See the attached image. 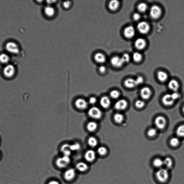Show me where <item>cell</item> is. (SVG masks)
I'll use <instances>...</instances> for the list:
<instances>
[{"label": "cell", "mask_w": 184, "mask_h": 184, "mask_svg": "<svg viewBox=\"0 0 184 184\" xmlns=\"http://www.w3.org/2000/svg\"><path fill=\"white\" fill-rule=\"evenodd\" d=\"M70 162L69 156L64 155L62 157L59 158L56 160V164L59 168H63L67 166Z\"/></svg>", "instance_id": "obj_6"}, {"label": "cell", "mask_w": 184, "mask_h": 184, "mask_svg": "<svg viewBox=\"0 0 184 184\" xmlns=\"http://www.w3.org/2000/svg\"><path fill=\"white\" fill-rule=\"evenodd\" d=\"M48 184H59V183L57 181H50Z\"/></svg>", "instance_id": "obj_50"}, {"label": "cell", "mask_w": 184, "mask_h": 184, "mask_svg": "<svg viewBox=\"0 0 184 184\" xmlns=\"http://www.w3.org/2000/svg\"><path fill=\"white\" fill-rule=\"evenodd\" d=\"M168 85L169 88L174 92H176L179 87V83L175 80H170Z\"/></svg>", "instance_id": "obj_21"}, {"label": "cell", "mask_w": 184, "mask_h": 184, "mask_svg": "<svg viewBox=\"0 0 184 184\" xmlns=\"http://www.w3.org/2000/svg\"><path fill=\"white\" fill-rule=\"evenodd\" d=\"M135 45L136 48L138 50L143 49L146 47V43L143 39L139 38L137 39L135 41Z\"/></svg>", "instance_id": "obj_17"}, {"label": "cell", "mask_w": 184, "mask_h": 184, "mask_svg": "<svg viewBox=\"0 0 184 184\" xmlns=\"http://www.w3.org/2000/svg\"><path fill=\"white\" fill-rule=\"evenodd\" d=\"M76 168L80 172H83L87 170L88 169V166L84 162H80L76 165Z\"/></svg>", "instance_id": "obj_28"}, {"label": "cell", "mask_w": 184, "mask_h": 184, "mask_svg": "<svg viewBox=\"0 0 184 184\" xmlns=\"http://www.w3.org/2000/svg\"><path fill=\"white\" fill-rule=\"evenodd\" d=\"M71 1H66L63 3V6L65 9H68L70 8L72 5Z\"/></svg>", "instance_id": "obj_44"}, {"label": "cell", "mask_w": 184, "mask_h": 184, "mask_svg": "<svg viewBox=\"0 0 184 184\" xmlns=\"http://www.w3.org/2000/svg\"><path fill=\"white\" fill-rule=\"evenodd\" d=\"M106 66L103 64L100 65L98 68L99 72L101 74H104L106 72Z\"/></svg>", "instance_id": "obj_41"}, {"label": "cell", "mask_w": 184, "mask_h": 184, "mask_svg": "<svg viewBox=\"0 0 184 184\" xmlns=\"http://www.w3.org/2000/svg\"><path fill=\"white\" fill-rule=\"evenodd\" d=\"M156 176L157 179L160 182L165 183L169 178V172L166 169L160 168L156 172Z\"/></svg>", "instance_id": "obj_2"}, {"label": "cell", "mask_w": 184, "mask_h": 184, "mask_svg": "<svg viewBox=\"0 0 184 184\" xmlns=\"http://www.w3.org/2000/svg\"><path fill=\"white\" fill-rule=\"evenodd\" d=\"M157 131L155 128H151L148 131L147 134L148 136L150 137H153L156 135Z\"/></svg>", "instance_id": "obj_39"}, {"label": "cell", "mask_w": 184, "mask_h": 184, "mask_svg": "<svg viewBox=\"0 0 184 184\" xmlns=\"http://www.w3.org/2000/svg\"><path fill=\"white\" fill-rule=\"evenodd\" d=\"M76 175L75 171L73 169L67 170L64 174V178L66 180L71 181L75 177Z\"/></svg>", "instance_id": "obj_18"}, {"label": "cell", "mask_w": 184, "mask_h": 184, "mask_svg": "<svg viewBox=\"0 0 184 184\" xmlns=\"http://www.w3.org/2000/svg\"><path fill=\"white\" fill-rule=\"evenodd\" d=\"M0 156H1V155H0Z\"/></svg>", "instance_id": "obj_52"}, {"label": "cell", "mask_w": 184, "mask_h": 184, "mask_svg": "<svg viewBox=\"0 0 184 184\" xmlns=\"http://www.w3.org/2000/svg\"><path fill=\"white\" fill-rule=\"evenodd\" d=\"M121 58L124 63L129 62L130 61V56L127 54H123Z\"/></svg>", "instance_id": "obj_42"}, {"label": "cell", "mask_w": 184, "mask_h": 184, "mask_svg": "<svg viewBox=\"0 0 184 184\" xmlns=\"http://www.w3.org/2000/svg\"><path fill=\"white\" fill-rule=\"evenodd\" d=\"M176 133L178 136L184 137V125H181L177 128Z\"/></svg>", "instance_id": "obj_35"}, {"label": "cell", "mask_w": 184, "mask_h": 184, "mask_svg": "<svg viewBox=\"0 0 184 184\" xmlns=\"http://www.w3.org/2000/svg\"><path fill=\"white\" fill-rule=\"evenodd\" d=\"M3 74L6 78L11 79L15 76L16 69L13 65L8 64L6 65L3 70Z\"/></svg>", "instance_id": "obj_1"}, {"label": "cell", "mask_w": 184, "mask_h": 184, "mask_svg": "<svg viewBox=\"0 0 184 184\" xmlns=\"http://www.w3.org/2000/svg\"><path fill=\"white\" fill-rule=\"evenodd\" d=\"M44 13L48 17H52L55 15L56 11L53 6L47 5L44 8Z\"/></svg>", "instance_id": "obj_14"}, {"label": "cell", "mask_w": 184, "mask_h": 184, "mask_svg": "<svg viewBox=\"0 0 184 184\" xmlns=\"http://www.w3.org/2000/svg\"><path fill=\"white\" fill-rule=\"evenodd\" d=\"M154 166L158 168H161L164 165V161L159 158H157L153 161Z\"/></svg>", "instance_id": "obj_30"}, {"label": "cell", "mask_w": 184, "mask_h": 184, "mask_svg": "<svg viewBox=\"0 0 184 184\" xmlns=\"http://www.w3.org/2000/svg\"><path fill=\"white\" fill-rule=\"evenodd\" d=\"M120 5V3L119 1L113 0L110 1L108 4L109 9L112 11H116L118 9Z\"/></svg>", "instance_id": "obj_22"}, {"label": "cell", "mask_w": 184, "mask_h": 184, "mask_svg": "<svg viewBox=\"0 0 184 184\" xmlns=\"http://www.w3.org/2000/svg\"><path fill=\"white\" fill-rule=\"evenodd\" d=\"M136 107L139 109H141L145 106V102L142 100H138L135 103Z\"/></svg>", "instance_id": "obj_40"}, {"label": "cell", "mask_w": 184, "mask_h": 184, "mask_svg": "<svg viewBox=\"0 0 184 184\" xmlns=\"http://www.w3.org/2000/svg\"><path fill=\"white\" fill-rule=\"evenodd\" d=\"M93 59L96 63L101 65L106 62V55L101 52H97L95 53L93 55Z\"/></svg>", "instance_id": "obj_9"}, {"label": "cell", "mask_w": 184, "mask_h": 184, "mask_svg": "<svg viewBox=\"0 0 184 184\" xmlns=\"http://www.w3.org/2000/svg\"><path fill=\"white\" fill-rule=\"evenodd\" d=\"M85 157L86 160L88 162H93L96 158L95 152L92 150H89L86 152L85 155Z\"/></svg>", "instance_id": "obj_19"}, {"label": "cell", "mask_w": 184, "mask_h": 184, "mask_svg": "<svg viewBox=\"0 0 184 184\" xmlns=\"http://www.w3.org/2000/svg\"><path fill=\"white\" fill-rule=\"evenodd\" d=\"M162 14V10L158 5H153L150 10V14L152 18L157 19L160 17Z\"/></svg>", "instance_id": "obj_5"}, {"label": "cell", "mask_w": 184, "mask_h": 184, "mask_svg": "<svg viewBox=\"0 0 184 184\" xmlns=\"http://www.w3.org/2000/svg\"><path fill=\"white\" fill-rule=\"evenodd\" d=\"M175 100L172 98L171 94H165L162 98V102L165 106H170L173 104Z\"/></svg>", "instance_id": "obj_13"}, {"label": "cell", "mask_w": 184, "mask_h": 184, "mask_svg": "<svg viewBox=\"0 0 184 184\" xmlns=\"http://www.w3.org/2000/svg\"><path fill=\"white\" fill-rule=\"evenodd\" d=\"M110 95V97L113 99H117L120 96V93L116 90H112L111 91Z\"/></svg>", "instance_id": "obj_37"}, {"label": "cell", "mask_w": 184, "mask_h": 184, "mask_svg": "<svg viewBox=\"0 0 184 184\" xmlns=\"http://www.w3.org/2000/svg\"><path fill=\"white\" fill-rule=\"evenodd\" d=\"M171 94L172 98L174 99V100H175L178 99H179L180 96V95L179 93L177 92H174L173 93H172Z\"/></svg>", "instance_id": "obj_46"}, {"label": "cell", "mask_w": 184, "mask_h": 184, "mask_svg": "<svg viewBox=\"0 0 184 184\" xmlns=\"http://www.w3.org/2000/svg\"><path fill=\"white\" fill-rule=\"evenodd\" d=\"M97 152L101 155H104L107 154V150L103 146H101L97 149Z\"/></svg>", "instance_id": "obj_38"}, {"label": "cell", "mask_w": 184, "mask_h": 184, "mask_svg": "<svg viewBox=\"0 0 184 184\" xmlns=\"http://www.w3.org/2000/svg\"><path fill=\"white\" fill-rule=\"evenodd\" d=\"M141 17L140 14H138V13H135V14H133V18L135 21H139V20L140 19Z\"/></svg>", "instance_id": "obj_48"}, {"label": "cell", "mask_w": 184, "mask_h": 184, "mask_svg": "<svg viewBox=\"0 0 184 184\" xmlns=\"http://www.w3.org/2000/svg\"><path fill=\"white\" fill-rule=\"evenodd\" d=\"M10 57L8 54L5 53L0 54V63L3 64H8L10 61Z\"/></svg>", "instance_id": "obj_25"}, {"label": "cell", "mask_w": 184, "mask_h": 184, "mask_svg": "<svg viewBox=\"0 0 184 184\" xmlns=\"http://www.w3.org/2000/svg\"><path fill=\"white\" fill-rule=\"evenodd\" d=\"M96 102H97V99L95 97H92L89 99V103L91 104H94L96 103Z\"/></svg>", "instance_id": "obj_47"}, {"label": "cell", "mask_w": 184, "mask_h": 184, "mask_svg": "<svg viewBox=\"0 0 184 184\" xmlns=\"http://www.w3.org/2000/svg\"><path fill=\"white\" fill-rule=\"evenodd\" d=\"M75 105L77 109L80 110H85L87 107L88 103L84 99L78 98L76 100Z\"/></svg>", "instance_id": "obj_12"}, {"label": "cell", "mask_w": 184, "mask_h": 184, "mask_svg": "<svg viewBox=\"0 0 184 184\" xmlns=\"http://www.w3.org/2000/svg\"><path fill=\"white\" fill-rule=\"evenodd\" d=\"M157 77L158 80L161 82H165L168 78L167 74L165 72L159 71L157 73Z\"/></svg>", "instance_id": "obj_26"}, {"label": "cell", "mask_w": 184, "mask_h": 184, "mask_svg": "<svg viewBox=\"0 0 184 184\" xmlns=\"http://www.w3.org/2000/svg\"><path fill=\"white\" fill-rule=\"evenodd\" d=\"M133 58L136 62H139L142 59V54L139 52H135L133 55Z\"/></svg>", "instance_id": "obj_34"}, {"label": "cell", "mask_w": 184, "mask_h": 184, "mask_svg": "<svg viewBox=\"0 0 184 184\" xmlns=\"http://www.w3.org/2000/svg\"><path fill=\"white\" fill-rule=\"evenodd\" d=\"M148 7L146 4L144 3H141L138 5L137 9L139 12L143 13L147 9Z\"/></svg>", "instance_id": "obj_32"}, {"label": "cell", "mask_w": 184, "mask_h": 184, "mask_svg": "<svg viewBox=\"0 0 184 184\" xmlns=\"http://www.w3.org/2000/svg\"><path fill=\"white\" fill-rule=\"evenodd\" d=\"M163 161L164 165H165L167 168H170L172 167L173 164V162L171 158H166Z\"/></svg>", "instance_id": "obj_33"}, {"label": "cell", "mask_w": 184, "mask_h": 184, "mask_svg": "<svg viewBox=\"0 0 184 184\" xmlns=\"http://www.w3.org/2000/svg\"><path fill=\"white\" fill-rule=\"evenodd\" d=\"M183 112L184 113V106H183Z\"/></svg>", "instance_id": "obj_51"}, {"label": "cell", "mask_w": 184, "mask_h": 184, "mask_svg": "<svg viewBox=\"0 0 184 184\" xmlns=\"http://www.w3.org/2000/svg\"><path fill=\"white\" fill-rule=\"evenodd\" d=\"M100 106L104 109H107L110 106L111 101L109 97L103 96L101 98L100 101Z\"/></svg>", "instance_id": "obj_20"}, {"label": "cell", "mask_w": 184, "mask_h": 184, "mask_svg": "<svg viewBox=\"0 0 184 184\" xmlns=\"http://www.w3.org/2000/svg\"><path fill=\"white\" fill-rule=\"evenodd\" d=\"M110 63L113 67L119 68L122 67L124 64L121 57L117 56H114L110 60Z\"/></svg>", "instance_id": "obj_8"}, {"label": "cell", "mask_w": 184, "mask_h": 184, "mask_svg": "<svg viewBox=\"0 0 184 184\" xmlns=\"http://www.w3.org/2000/svg\"><path fill=\"white\" fill-rule=\"evenodd\" d=\"M138 31L142 34H146L149 32L150 26L147 23L144 21L141 22L137 24Z\"/></svg>", "instance_id": "obj_7"}, {"label": "cell", "mask_w": 184, "mask_h": 184, "mask_svg": "<svg viewBox=\"0 0 184 184\" xmlns=\"http://www.w3.org/2000/svg\"><path fill=\"white\" fill-rule=\"evenodd\" d=\"M97 124L96 122L91 121L89 122L87 125V129L89 132H93L97 129Z\"/></svg>", "instance_id": "obj_27"}, {"label": "cell", "mask_w": 184, "mask_h": 184, "mask_svg": "<svg viewBox=\"0 0 184 184\" xmlns=\"http://www.w3.org/2000/svg\"><path fill=\"white\" fill-rule=\"evenodd\" d=\"M88 114L92 118L99 119L102 117V112L100 109L96 107L90 108L88 111Z\"/></svg>", "instance_id": "obj_4"}, {"label": "cell", "mask_w": 184, "mask_h": 184, "mask_svg": "<svg viewBox=\"0 0 184 184\" xmlns=\"http://www.w3.org/2000/svg\"><path fill=\"white\" fill-rule=\"evenodd\" d=\"M179 139L177 137H173L171 139L170 143L171 146L175 147L179 145Z\"/></svg>", "instance_id": "obj_36"}, {"label": "cell", "mask_w": 184, "mask_h": 184, "mask_svg": "<svg viewBox=\"0 0 184 184\" xmlns=\"http://www.w3.org/2000/svg\"><path fill=\"white\" fill-rule=\"evenodd\" d=\"M124 85L128 88H133L136 85L135 80L132 78H129L125 80Z\"/></svg>", "instance_id": "obj_24"}, {"label": "cell", "mask_w": 184, "mask_h": 184, "mask_svg": "<svg viewBox=\"0 0 184 184\" xmlns=\"http://www.w3.org/2000/svg\"><path fill=\"white\" fill-rule=\"evenodd\" d=\"M155 123L158 129H163L166 126V119L163 116H158L155 119Z\"/></svg>", "instance_id": "obj_10"}, {"label": "cell", "mask_w": 184, "mask_h": 184, "mask_svg": "<svg viewBox=\"0 0 184 184\" xmlns=\"http://www.w3.org/2000/svg\"><path fill=\"white\" fill-rule=\"evenodd\" d=\"M124 118L123 115L120 113H116L114 116V120L117 123H121L123 121Z\"/></svg>", "instance_id": "obj_29"}, {"label": "cell", "mask_w": 184, "mask_h": 184, "mask_svg": "<svg viewBox=\"0 0 184 184\" xmlns=\"http://www.w3.org/2000/svg\"><path fill=\"white\" fill-rule=\"evenodd\" d=\"M47 5L52 6V4L55 3L57 1H46Z\"/></svg>", "instance_id": "obj_49"}, {"label": "cell", "mask_w": 184, "mask_h": 184, "mask_svg": "<svg viewBox=\"0 0 184 184\" xmlns=\"http://www.w3.org/2000/svg\"><path fill=\"white\" fill-rule=\"evenodd\" d=\"M128 103L126 100L121 99L116 102L114 105L115 109L119 110H124L127 107Z\"/></svg>", "instance_id": "obj_15"}, {"label": "cell", "mask_w": 184, "mask_h": 184, "mask_svg": "<svg viewBox=\"0 0 184 184\" xmlns=\"http://www.w3.org/2000/svg\"><path fill=\"white\" fill-rule=\"evenodd\" d=\"M135 81H136V85L137 86L143 83V77H141V76H139L135 80Z\"/></svg>", "instance_id": "obj_45"}, {"label": "cell", "mask_w": 184, "mask_h": 184, "mask_svg": "<svg viewBox=\"0 0 184 184\" xmlns=\"http://www.w3.org/2000/svg\"><path fill=\"white\" fill-rule=\"evenodd\" d=\"M136 31L134 27L132 26L126 27L124 31V37L127 39H131L134 37Z\"/></svg>", "instance_id": "obj_11"}, {"label": "cell", "mask_w": 184, "mask_h": 184, "mask_svg": "<svg viewBox=\"0 0 184 184\" xmlns=\"http://www.w3.org/2000/svg\"><path fill=\"white\" fill-rule=\"evenodd\" d=\"M5 49L8 53L16 54L20 52V47L16 43L13 41H9L5 45Z\"/></svg>", "instance_id": "obj_3"}, {"label": "cell", "mask_w": 184, "mask_h": 184, "mask_svg": "<svg viewBox=\"0 0 184 184\" xmlns=\"http://www.w3.org/2000/svg\"><path fill=\"white\" fill-rule=\"evenodd\" d=\"M70 150L71 151L78 150L80 148V145L78 143H76L70 145Z\"/></svg>", "instance_id": "obj_43"}, {"label": "cell", "mask_w": 184, "mask_h": 184, "mask_svg": "<svg viewBox=\"0 0 184 184\" xmlns=\"http://www.w3.org/2000/svg\"><path fill=\"white\" fill-rule=\"evenodd\" d=\"M61 150L64 154V156H70L71 152L70 145L68 144H65L63 145L61 147Z\"/></svg>", "instance_id": "obj_23"}, {"label": "cell", "mask_w": 184, "mask_h": 184, "mask_svg": "<svg viewBox=\"0 0 184 184\" xmlns=\"http://www.w3.org/2000/svg\"><path fill=\"white\" fill-rule=\"evenodd\" d=\"M87 141L89 146L91 147H95L97 145L98 142L97 139L93 137H89Z\"/></svg>", "instance_id": "obj_31"}, {"label": "cell", "mask_w": 184, "mask_h": 184, "mask_svg": "<svg viewBox=\"0 0 184 184\" xmlns=\"http://www.w3.org/2000/svg\"><path fill=\"white\" fill-rule=\"evenodd\" d=\"M152 91L148 87H144L141 89L140 91L141 96L142 99L147 100L152 95Z\"/></svg>", "instance_id": "obj_16"}]
</instances>
